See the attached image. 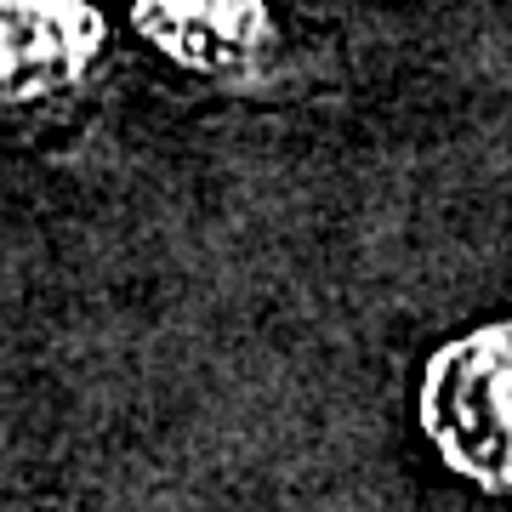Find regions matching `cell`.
<instances>
[{
    "label": "cell",
    "mask_w": 512,
    "mask_h": 512,
    "mask_svg": "<svg viewBox=\"0 0 512 512\" xmlns=\"http://www.w3.org/2000/svg\"><path fill=\"white\" fill-rule=\"evenodd\" d=\"M137 29L194 74L251 69L268 46L262 0H137Z\"/></svg>",
    "instance_id": "3957f363"
},
{
    "label": "cell",
    "mask_w": 512,
    "mask_h": 512,
    "mask_svg": "<svg viewBox=\"0 0 512 512\" xmlns=\"http://www.w3.org/2000/svg\"><path fill=\"white\" fill-rule=\"evenodd\" d=\"M103 52V18L86 0H0V97L40 103L69 92Z\"/></svg>",
    "instance_id": "7a4b0ae2"
},
{
    "label": "cell",
    "mask_w": 512,
    "mask_h": 512,
    "mask_svg": "<svg viewBox=\"0 0 512 512\" xmlns=\"http://www.w3.org/2000/svg\"><path fill=\"white\" fill-rule=\"evenodd\" d=\"M421 427L461 478L512 495V325H484L427 365Z\"/></svg>",
    "instance_id": "6da1fadb"
}]
</instances>
